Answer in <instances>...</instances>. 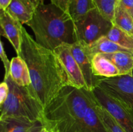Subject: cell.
<instances>
[{
	"mask_svg": "<svg viewBox=\"0 0 133 132\" xmlns=\"http://www.w3.org/2000/svg\"><path fill=\"white\" fill-rule=\"evenodd\" d=\"M42 122L52 132H110L93 92L70 85L44 109Z\"/></svg>",
	"mask_w": 133,
	"mask_h": 132,
	"instance_id": "obj_1",
	"label": "cell"
},
{
	"mask_svg": "<svg viewBox=\"0 0 133 132\" xmlns=\"http://www.w3.org/2000/svg\"><path fill=\"white\" fill-rule=\"evenodd\" d=\"M19 56L27 63L31 85L45 109L65 86L68 85L67 75L53 50L38 43L25 28H22Z\"/></svg>",
	"mask_w": 133,
	"mask_h": 132,
	"instance_id": "obj_2",
	"label": "cell"
},
{
	"mask_svg": "<svg viewBox=\"0 0 133 132\" xmlns=\"http://www.w3.org/2000/svg\"><path fill=\"white\" fill-rule=\"evenodd\" d=\"M27 25L33 32L35 41L51 50L63 43L75 42L72 18L51 3L45 4L43 0Z\"/></svg>",
	"mask_w": 133,
	"mask_h": 132,
	"instance_id": "obj_3",
	"label": "cell"
},
{
	"mask_svg": "<svg viewBox=\"0 0 133 132\" xmlns=\"http://www.w3.org/2000/svg\"><path fill=\"white\" fill-rule=\"evenodd\" d=\"M9 87L7 98L0 105V119L6 117H20L32 122L42 121L44 108L41 104L32 85L20 86L10 76L4 78Z\"/></svg>",
	"mask_w": 133,
	"mask_h": 132,
	"instance_id": "obj_4",
	"label": "cell"
},
{
	"mask_svg": "<svg viewBox=\"0 0 133 132\" xmlns=\"http://www.w3.org/2000/svg\"><path fill=\"white\" fill-rule=\"evenodd\" d=\"M113 25L96 9L90 11L79 20L74 22L75 41H83L90 45L106 36Z\"/></svg>",
	"mask_w": 133,
	"mask_h": 132,
	"instance_id": "obj_5",
	"label": "cell"
},
{
	"mask_svg": "<svg viewBox=\"0 0 133 132\" xmlns=\"http://www.w3.org/2000/svg\"><path fill=\"white\" fill-rule=\"evenodd\" d=\"M97 86L110 97L133 110V75L100 78Z\"/></svg>",
	"mask_w": 133,
	"mask_h": 132,
	"instance_id": "obj_6",
	"label": "cell"
},
{
	"mask_svg": "<svg viewBox=\"0 0 133 132\" xmlns=\"http://www.w3.org/2000/svg\"><path fill=\"white\" fill-rule=\"evenodd\" d=\"M92 92L99 103L126 132H133V110L110 97L99 87H96Z\"/></svg>",
	"mask_w": 133,
	"mask_h": 132,
	"instance_id": "obj_7",
	"label": "cell"
},
{
	"mask_svg": "<svg viewBox=\"0 0 133 132\" xmlns=\"http://www.w3.org/2000/svg\"><path fill=\"white\" fill-rule=\"evenodd\" d=\"M53 51L64 69L68 80V85L88 90L84 76L71 53V44L63 43Z\"/></svg>",
	"mask_w": 133,
	"mask_h": 132,
	"instance_id": "obj_8",
	"label": "cell"
},
{
	"mask_svg": "<svg viewBox=\"0 0 133 132\" xmlns=\"http://www.w3.org/2000/svg\"><path fill=\"white\" fill-rule=\"evenodd\" d=\"M71 50L84 76L88 91H92L98 85L100 77L94 74L92 57L87 51V43L83 41H75L71 44Z\"/></svg>",
	"mask_w": 133,
	"mask_h": 132,
	"instance_id": "obj_9",
	"label": "cell"
},
{
	"mask_svg": "<svg viewBox=\"0 0 133 132\" xmlns=\"http://www.w3.org/2000/svg\"><path fill=\"white\" fill-rule=\"evenodd\" d=\"M0 25L1 35L10 41L17 55H19L22 48L23 24L6 10H0Z\"/></svg>",
	"mask_w": 133,
	"mask_h": 132,
	"instance_id": "obj_10",
	"label": "cell"
},
{
	"mask_svg": "<svg viewBox=\"0 0 133 132\" xmlns=\"http://www.w3.org/2000/svg\"><path fill=\"white\" fill-rule=\"evenodd\" d=\"M43 0H12L6 11L22 24L32 19L38 6Z\"/></svg>",
	"mask_w": 133,
	"mask_h": 132,
	"instance_id": "obj_11",
	"label": "cell"
},
{
	"mask_svg": "<svg viewBox=\"0 0 133 132\" xmlns=\"http://www.w3.org/2000/svg\"><path fill=\"white\" fill-rule=\"evenodd\" d=\"M10 76L12 80L20 86L31 85L30 73L25 61L17 55L11 60Z\"/></svg>",
	"mask_w": 133,
	"mask_h": 132,
	"instance_id": "obj_12",
	"label": "cell"
},
{
	"mask_svg": "<svg viewBox=\"0 0 133 132\" xmlns=\"http://www.w3.org/2000/svg\"><path fill=\"white\" fill-rule=\"evenodd\" d=\"M92 64L94 74L97 77L112 78L121 75L114 63L101 53L92 57Z\"/></svg>",
	"mask_w": 133,
	"mask_h": 132,
	"instance_id": "obj_13",
	"label": "cell"
},
{
	"mask_svg": "<svg viewBox=\"0 0 133 132\" xmlns=\"http://www.w3.org/2000/svg\"><path fill=\"white\" fill-rule=\"evenodd\" d=\"M87 49L88 53L92 57V58L95 54L99 53L108 54V53H116V52H127V53H133V50L126 49L118 45L108 39L106 36L100 38L99 39L90 45L87 44Z\"/></svg>",
	"mask_w": 133,
	"mask_h": 132,
	"instance_id": "obj_14",
	"label": "cell"
},
{
	"mask_svg": "<svg viewBox=\"0 0 133 132\" xmlns=\"http://www.w3.org/2000/svg\"><path fill=\"white\" fill-rule=\"evenodd\" d=\"M103 54L114 63L121 75H133V53L116 52Z\"/></svg>",
	"mask_w": 133,
	"mask_h": 132,
	"instance_id": "obj_15",
	"label": "cell"
},
{
	"mask_svg": "<svg viewBox=\"0 0 133 132\" xmlns=\"http://www.w3.org/2000/svg\"><path fill=\"white\" fill-rule=\"evenodd\" d=\"M35 122L29 119L20 117L1 119L0 132H27Z\"/></svg>",
	"mask_w": 133,
	"mask_h": 132,
	"instance_id": "obj_16",
	"label": "cell"
},
{
	"mask_svg": "<svg viewBox=\"0 0 133 132\" xmlns=\"http://www.w3.org/2000/svg\"><path fill=\"white\" fill-rule=\"evenodd\" d=\"M94 9H96V6L93 0H70L68 14L75 22L83 18Z\"/></svg>",
	"mask_w": 133,
	"mask_h": 132,
	"instance_id": "obj_17",
	"label": "cell"
},
{
	"mask_svg": "<svg viewBox=\"0 0 133 132\" xmlns=\"http://www.w3.org/2000/svg\"><path fill=\"white\" fill-rule=\"evenodd\" d=\"M105 36L123 47L133 50V35L123 31L115 25H113Z\"/></svg>",
	"mask_w": 133,
	"mask_h": 132,
	"instance_id": "obj_18",
	"label": "cell"
},
{
	"mask_svg": "<svg viewBox=\"0 0 133 132\" xmlns=\"http://www.w3.org/2000/svg\"><path fill=\"white\" fill-rule=\"evenodd\" d=\"M113 25L119 27L123 31L133 34V18L131 15L122 7L118 1L114 11Z\"/></svg>",
	"mask_w": 133,
	"mask_h": 132,
	"instance_id": "obj_19",
	"label": "cell"
},
{
	"mask_svg": "<svg viewBox=\"0 0 133 132\" xmlns=\"http://www.w3.org/2000/svg\"><path fill=\"white\" fill-rule=\"evenodd\" d=\"M119 0H93L96 9L105 18L112 22L114 11Z\"/></svg>",
	"mask_w": 133,
	"mask_h": 132,
	"instance_id": "obj_20",
	"label": "cell"
},
{
	"mask_svg": "<svg viewBox=\"0 0 133 132\" xmlns=\"http://www.w3.org/2000/svg\"><path fill=\"white\" fill-rule=\"evenodd\" d=\"M98 102V101H97ZM98 111L101 119L110 132H126L109 111L104 108L98 102Z\"/></svg>",
	"mask_w": 133,
	"mask_h": 132,
	"instance_id": "obj_21",
	"label": "cell"
},
{
	"mask_svg": "<svg viewBox=\"0 0 133 132\" xmlns=\"http://www.w3.org/2000/svg\"><path fill=\"white\" fill-rule=\"evenodd\" d=\"M0 57H1V61L3 63L4 68H5V76H4V78H6L10 76L11 61H9V60L8 59L3 46V43L2 41H1V42H0Z\"/></svg>",
	"mask_w": 133,
	"mask_h": 132,
	"instance_id": "obj_22",
	"label": "cell"
},
{
	"mask_svg": "<svg viewBox=\"0 0 133 132\" xmlns=\"http://www.w3.org/2000/svg\"><path fill=\"white\" fill-rule=\"evenodd\" d=\"M9 93V87L5 80L0 84V105L4 103L7 98Z\"/></svg>",
	"mask_w": 133,
	"mask_h": 132,
	"instance_id": "obj_23",
	"label": "cell"
},
{
	"mask_svg": "<svg viewBox=\"0 0 133 132\" xmlns=\"http://www.w3.org/2000/svg\"><path fill=\"white\" fill-rule=\"evenodd\" d=\"M52 4L62 9L65 12L68 13V6L70 0H49Z\"/></svg>",
	"mask_w": 133,
	"mask_h": 132,
	"instance_id": "obj_24",
	"label": "cell"
},
{
	"mask_svg": "<svg viewBox=\"0 0 133 132\" xmlns=\"http://www.w3.org/2000/svg\"><path fill=\"white\" fill-rule=\"evenodd\" d=\"M119 3L133 18V0H119Z\"/></svg>",
	"mask_w": 133,
	"mask_h": 132,
	"instance_id": "obj_25",
	"label": "cell"
},
{
	"mask_svg": "<svg viewBox=\"0 0 133 132\" xmlns=\"http://www.w3.org/2000/svg\"><path fill=\"white\" fill-rule=\"evenodd\" d=\"M44 125L42 121H36L32 124L27 132H42Z\"/></svg>",
	"mask_w": 133,
	"mask_h": 132,
	"instance_id": "obj_26",
	"label": "cell"
},
{
	"mask_svg": "<svg viewBox=\"0 0 133 132\" xmlns=\"http://www.w3.org/2000/svg\"><path fill=\"white\" fill-rule=\"evenodd\" d=\"M12 0H0V10H6Z\"/></svg>",
	"mask_w": 133,
	"mask_h": 132,
	"instance_id": "obj_27",
	"label": "cell"
},
{
	"mask_svg": "<svg viewBox=\"0 0 133 132\" xmlns=\"http://www.w3.org/2000/svg\"><path fill=\"white\" fill-rule=\"evenodd\" d=\"M42 132H52V131L50 130V129H48L47 127H45V126H44V128H43V129H42Z\"/></svg>",
	"mask_w": 133,
	"mask_h": 132,
	"instance_id": "obj_28",
	"label": "cell"
},
{
	"mask_svg": "<svg viewBox=\"0 0 133 132\" xmlns=\"http://www.w3.org/2000/svg\"><path fill=\"white\" fill-rule=\"evenodd\" d=\"M132 35H133V34H132Z\"/></svg>",
	"mask_w": 133,
	"mask_h": 132,
	"instance_id": "obj_29",
	"label": "cell"
}]
</instances>
